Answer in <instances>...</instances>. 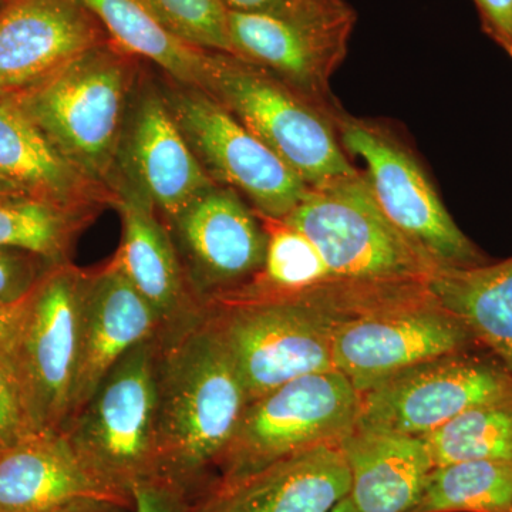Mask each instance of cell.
Returning a JSON list of instances; mask_svg holds the SVG:
<instances>
[{"instance_id":"cell-9","label":"cell","mask_w":512,"mask_h":512,"mask_svg":"<svg viewBox=\"0 0 512 512\" xmlns=\"http://www.w3.org/2000/svg\"><path fill=\"white\" fill-rule=\"evenodd\" d=\"M335 127L345 153L365 164L363 174L387 220L437 268L487 262L451 218L412 150L386 124L342 110Z\"/></svg>"},{"instance_id":"cell-35","label":"cell","mask_w":512,"mask_h":512,"mask_svg":"<svg viewBox=\"0 0 512 512\" xmlns=\"http://www.w3.org/2000/svg\"><path fill=\"white\" fill-rule=\"evenodd\" d=\"M293 0H220L227 13H272Z\"/></svg>"},{"instance_id":"cell-33","label":"cell","mask_w":512,"mask_h":512,"mask_svg":"<svg viewBox=\"0 0 512 512\" xmlns=\"http://www.w3.org/2000/svg\"><path fill=\"white\" fill-rule=\"evenodd\" d=\"M484 32L512 57V0H473Z\"/></svg>"},{"instance_id":"cell-40","label":"cell","mask_w":512,"mask_h":512,"mask_svg":"<svg viewBox=\"0 0 512 512\" xmlns=\"http://www.w3.org/2000/svg\"><path fill=\"white\" fill-rule=\"evenodd\" d=\"M56 512V511H55Z\"/></svg>"},{"instance_id":"cell-11","label":"cell","mask_w":512,"mask_h":512,"mask_svg":"<svg viewBox=\"0 0 512 512\" xmlns=\"http://www.w3.org/2000/svg\"><path fill=\"white\" fill-rule=\"evenodd\" d=\"M211 180L244 195L259 217L284 220L308 185L210 93L175 83L161 90Z\"/></svg>"},{"instance_id":"cell-10","label":"cell","mask_w":512,"mask_h":512,"mask_svg":"<svg viewBox=\"0 0 512 512\" xmlns=\"http://www.w3.org/2000/svg\"><path fill=\"white\" fill-rule=\"evenodd\" d=\"M360 393L338 370L313 373L252 400L215 466L212 480L247 476L355 429Z\"/></svg>"},{"instance_id":"cell-37","label":"cell","mask_w":512,"mask_h":512,"mask_svg":"<svg viewBox=\"0 0 512 512\" xmlns=\"http://www.w3.org/2000/svg\"><path fill=\"white\" fill-rule=\"evenodd\" d=\"M26 197H30V195L26 194L25 191L20 190V188L16 187L15 184L9 183V181L0 178V202L18 200V198Z\"/></svg>"},{"instance_id":"cell-32","label":"cell","mask_w":512,"mask_h":512,"mask_svg":"<svg viewBox=\"0 0 512 512\" xmlns=\"http://www.w3.org/2000/svg\"><path fill=\"white\" fill-rule=\"evenodd\" d=\"M131 495V512H187L192 498L180 484L160 476L141 481Z\"/></svg>"},{"instance_id":"cell-30","label":"cell","mask_w":512,"mask_h":512,"mask_svg":"<svg viewBox=\"0 0 512 512\" xmlns=\"http://www.w3.org/2000/svg\"><path fill=\"white\" fill-rule=\"evenodd\" d=\"M52 264L20 249L0 248V308L18 305L36 288Z\"/></svg>"},{"instance_id":"cell-27","label":"cell","mask_w":512,"mask_h":512,"mask_svg":"<svg viewBox=\"0 0 512 512\" xmlns=\"http://www.w3.org/2000/svg\"><path fill=\"white\" fill-rule=\"evenodd\" d=\"M434 467L512 461V403L476 407L420 437Z\"/></svg>"},{"instance_id":"cell-14","label":"cell","mask_w":512,"mask_h":512,"mask_svg":"<svg viewBox=\"0 0 512 512\" xmlns=\"http://www.w3.org/2000/svg\"><path fill=\"white\" fill-rule=\"evenodd\" d=\"M256 215L237 191L215 184L171 222L185 281L200 305L237 291L261 272L266 231Z\"/></svg>"},{"instance_id":"cell-2","label":"cell","mask_w":512,"mask_h":512,"mask_svg":"<svg viewBox=\"0 0 512 512\" xmlns=\"http://www.w3.org/2000/svg\"><path fill=\"white\" fill-rule=\"evenodd\" d=\"M383 301V289L330 281L298 295L217 299L204 309L252 402L299 377L335 370L336 328Z\"/></svg>"},{"instance_id":"cell-34","label":"cell","mask_w":512,"mask_h":512,"mask_svg":"<svg viewBox=\"0 0 512 512\" xmlns=\"http://www.w3.org/2000/svg\"><path fill=\"white\" fill-rule=\"evenodd\" d=\"M133 504L111 498H83L73 501L56 512H131Z\"/></svg>"},{"instance_id":"cell-3","label":"cell","mask_w":512,"mask_h":512,"mask_svg":"<svg viewBox=\"0 0 512 512\" xmlns=\"http://www.w3.org/2000/svg\"><path fill=\"white\" fill-rule=\"evenodd\" d=\"M126 52L107 42L86 50L45 82L10 100L28 114L57 153L87 181L113 184L131 70Z\"/></svg>"},{"instance_id":"cell-29","label":"cell","mask_w":512,"mask_h":512,"mask_svg":"<svg viewBox=\"0 0 512 512\" xmlns=\"http://www.w3.org/2000/svg\"><path fill=\"white\" fill-rule=\"evenodd\" d=\"M156 18L188 45L231 53L228 13L220 0H143Z\"/></svg>"},{"instance_id":"cell-28","label":"cell","mask_w":512,"mask_h":512,"mask_svg":"<svg viewBox=\"0 0 512 512\" xmlns=\"http://www.w3.org/2000/svg\"><path fill=\"white\" fill-rule=\"evenodd\" d=\"M82 212L26 197L0 202V248L32 252L64 264Z\"/></svg>"},{"instance_id":"cell-6","label":"cell","mask_w":512,"mask_h":512,"mask_svg":"<svg viewBox=\"0 0 512 512\" xmlns=\"http://www.w3.org/2000/svg\"><path fill=\"white\" fill-rule=\"evenodd\" d=\"M201 89L264 141L308 187L360 173L343 150L335 124L244 57L211 52Z\"/></svg>"},{"instance_id":"cell-19","label":"cell","mask_w":512,"mask_h":512,"mask_svg":"<svg viewBox=\"0 0 512 512\" xmlns=\"http://www.w3.org/2000/svg\"><path fill=\"white\" fill-rule=\"evenodd\" d=\"M116 202L123 221L113 262L156 312L161 329L197 313L202 305L188 288L177 249L157 220L151 202L124 178L116 177Z\"/></svg>"},{"instance_id":"cell-25","label":"cell","mask_w":512,"mask_h":512,"mask_svg":"<svg viewBox=\"0 0 512 512\" xmlns=\"http://www.w3.org/2000/svg\"><path fill=\"white\" fill-rule=\"evenodd\" d=\"M259 220L266 231L265 261L261 272L249 284L218 299L298 295L333 281L311 239L285 221L265 217H259Z\"/></svg>"},{"instance_id":"cell-1","label":"cell","mask_w":512,"mask_h":512,"mask_svg":"<svg viewBox=\"0 0 512 512\" xmlns=\"http://www.w3.org/2000/svg\"><path fill=\"white\" fill-rule=\"evenodd\" d=\"M157 390L160 477L194 497L211 483L249 403L204 306L158 333Z\"/></svg>"},{"instance_id":"cell-23","label":"cell","mask_w":512,"mask_h":512,"mask_svg":"<svg viewBox=\"0 0 512 512\" xmlns=\"http://www.w3.org/2000/svg\"><path fill=\"white\" fill-rule=\"evenodd\" d=\"M427 289L512 375V256L495 264L437 268Z\"/></svg>"},{"instance_id":"cell-12","label":"cell","mask_w":512,"mask_h":512,"mask_svg":"<svg viewBox=\"0 0 512 512\" xmlns=\"http://www.w3.org/2000/svg\"><path fill=\"white\" fill-rule=\"evenodd\" d=\"M474 350L437 357L360 394L355 429L423 437L476 407L512 403V375Z\"/></svg>"},{"instance_id":"cell-8","label":"cell","mask_w":512,"mask_h":512,"mask_svg":"<svg viewBox=\"0 0 512 512\" xmlns=\"http://www.w3.org/2000/svg\"><path fill=\"white\" fill-rule=\"evenodd\" d=\"M86 276L67 262L52 266L20 305L5 348L36 434L62 433L69 419Z\"/></svg>"},{"instance_id":"cell-15","label":"cell","mask_w":512,"mask_h":512,"mask_svg":"<svg viewBox=\"0 0 512 512\" xmlns=\"http://www.w3.org/2000/svg\"><path fill=\"white\" fill-rule=\"evenodd\" d=\"M80 0H5L0 5V97L45 82L86 50L106 42Z\"/></svg>"},{"instance_id":"cell-38","label":"cell","mask_w":512,"mask_h":512,"mask_svg":"<svg viewBox=\"0 0 512 512\" xmlns=\"http://www.w3.org/2000/svg\"><path fill=\"white\" fill-rule=\"evenodd\" d=\"M329 512H359L357 511L355 503H353L352 498H350V495H346V497H343L342 500L339 501L338 504L335 505V507L332 508Z\"/></svg>"},{"instance_id":"cell-36","label":"cell","mask_w":512,"mask_h":512,"mask_svg":"<svg viewBox=\"0 0 512 512\" xmlns=\"http://www.w3.org/2000/svg\"><path fill=\"white\" fill-rule=\"evenodd\" d=\"M23 301H25V299H23ZM22 302L18 303V305L0 308V349H5L6 346H8L10 338H12L13 332H15Z\"/></svg>"},{"instance_id":"cell-4","label":"cell","mask_w":512,"mask_h":512,"mask_svg":"<svg viewBox=\"0 0 512 512\" xmlns=\"http://www.w3.org/2000/svg\"><path fill=\"white\" fill-rule=\"evenodd\" d=\"M157 349L158 335L126 353L62 430L86 473L130 504L136 485L160 476Z\"/></svg>"},{"instance_id":"cell-22","label":"cell","mask_w":512,"mask_h":512,"mask_svg":"<svg viewBox=\"0 0 512 512\" xmlns=\"http://www.w3.org/2000/svg\"><path fill=\"white\" fill-rule=\"evenodd\" d=\"M0 178L37 200L82 212L99 187L67 163L15 101L0 97Z\"/></svg>"},{"instance_id":"cell-24","label":"cell","mask_w":512,"mask_h":512,"mask_svg":"<svg viewBox=\"0 0 512 512\" xmlns=\"http://www.w3.org/2000/svg\"><path fill=\"white\" fill-rule=\"evenodd\" d=\"M127 55L157 64L175 83L202 87L208 50L188 45L173 35L143 0H80Z\"/></svg>"},{"instance_id":"cell-16","label":"cell","mask_w":512,"mask_h":512,"mask_svg":"<svg viewBox=\"0 0 512 512\" xmlns=\"http://www.w3.org/2000/svg\"><path fill=\"white\" fill-rule=\"evenodd\" d=\"M130 113L116 177L136 187L171 224L215 183L181 133L161 90L144 87Z\"/></svg>"},{"instance_id":"cell-20","label":"cell","mask_w":512,"mask_h":512,"mask_svg":"<svg viewBox=\"0 0 512 512\" xmlns=\"http://www.w3.org/2000/svg\"><path fill=\"white\" fill-rule=\"evenodd\" d=\"M83 498L119 500L86 473L62 433L0 448V512H55Z\"/></svg>"},{"instance_id":"cell-18","label":"cell","mask_w":512,"mask_h":512,"mask_svg":"<svg viewBox=\"0 0 512 512\" xmlns=\"http://www.w3.org/2000/svg\"><path fill=\"white\" fill-rule=\"evenodd\" d=\"M160 330L156 312L114 262L96 274H87L79 360L67 421L92 399L126 353Z\"/></svg>"},{"instance_id":"cell-17","label":"cell","mask_w":512,"mask_h":512,"mask_svg":"<svg viewBox=\"0 0 512 512\" xmlns=\"http://www.w3.org/2000/svg\"><path fill=\"white\" fill-rule=\"evenodd\" d=\"M349 491L339 443L322 444L247 476L211 481L187 512H329Z\"/></svg>"},{"instance_id":"cell-26","label":"cell","mask_w":512,"mask_h":512,"mask_svg":"<svg viewBox=\"0 0 512 512\" xmlns=\"http://www.w3.org/2000/svg\"><path fill=\"white\" fill-rule=\"evenodd\" d=\"M412 512H512V461L434 467Z\"/></svg>"},{"instance_id":"cell-39","label":"cell","mask_w":512,"mask_h":512,"mask_svg":"<svg viewBox=\"0 0 512 512\" xmlns=\"http://www.w3.org/2000/svg\"><path fill=\"white\" fill-rule=\"evenodd\" d=\"M3 2H5V0H0V5H2Z\"/></svg>"},{"instance_id":"cell-7","label":"cell","mask_w":512,"mask_h":512,"mask_svg":"<svg viewBox=\"0 0 512 512\" xmlns=\"http://www.w3.org/2000/svg\"><path fill=\"white\" fill-rule=\"evenodd\" d=\"M356 20L346 0H293L272 13H228L229 40L234 55L271 73L335 124L343 107L330 83Z\"/></svg>"},{"instance_id":"cell-5","label":"cell","mask_w":512,"mask_h":512,"mask_svg":"<svg viewBox=\"0 0 512 512\" xmlns=\"http://www.w3.org/2000/svg\"><path fill=\"white\" fill-rule=\"evenodd\" d=\"M318 248L333 281L365 286L426 284L437 266L380 210L363 171L308 187L284 218Z\"/></svg>"},{"instance_id":"cell-31","label":"cell","mask_w":512,"mask_h":512,"mask_svg":"<svg viewBox=\"0 0 512 512\" xmlns=\"http://www.w3.org/2000/svg\"><path fill=\"white\" fill-rule=\"evenodd\" d=\"M18 379L5 349H0V448L10 447L32 436Z\"/></svg>"},{"instance_id":"cell-21","label":"cell","mask_w":512,"mask_h":512,"mask_svg":"<svg viewBox=\"0 0 512 512\" xmlns=\"http://www.w3.org/2000/svg\"><path fill=\"white\" fill-rule=\"evenodd\" d=\"M339 447L357 511H413L434 468L420 437L353 429Z\"/></svg>"},{"instance_id":"cell-13","label":"cell","mask_w":512,"mask_h":512,"mask_svg":"<svg viewBox=\"0 0 512 512\" xmlns=\"http://www.w3.org/2000/svg\"><path fill=\"white\" fill-rule=\"evenodd\" d=\"M481 348L470 330L421 289L340 323L333 366L360 394L437 357Z\"/></svg>"}]
</instances>
